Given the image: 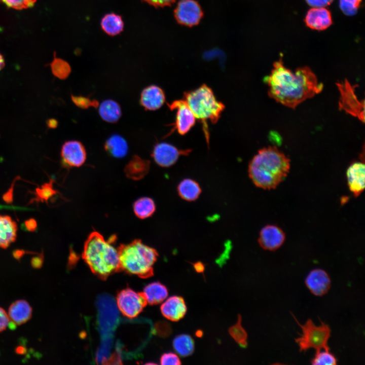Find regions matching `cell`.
I'll return each instance as SVG.
<instances>
[{
	"mask_svg": "<svg viewBox=\"0 0 365 365\" xmlns=\"http://www.w3.org/2000/svg\"><path fill=\"white\" fill-rule=\"evenodd\" d=\"M52 74L61 80H65L71 72V67L66 61L55 56L50 64Z\"/></svg>",
	"mask_w": 365,
	"mask_h": 365,
	"instance_id": "4dcf8cb0",
	"label": "cell"
},
{
	"mask_svg": "<svg viewBox=\"0 0 365 365\" xmlns=\"http://www.w3.org/2000/svg\"><path fill=\"white\" fill-rule=\"evenodd\" d=\"M285 239V233L280 228L276 225H269L261 229L258 241L263 249L274 251L281 246Z\"/></svg>",
	"mask_w": 365,
	"mask_h": 365,
	"instance_id": "5bb4252c",
	"label": "cell"
},
{
	"mask_svg": "<svg viewBox=\"0 0 365 365\" xmlns=\"http://www.w3.org/2000/svg\"><path fill=\"white\" fill-rule=\"evenodd\" d=\"M290 160L276 147L260 150L248 165V174L258 187L266 190L276 188L287 176Z\"/></svg>",
	"mask_w": 365,
	"mask_h": 365,
	"instance_id": "7a4b0ae2",
	"label": "cell"
},
{
	"mask_svg": "<svg viewBox=\"0 0 365 365\" xmlns=\"http://www.w3.org/2000/svg\"><path fill=\"white\" fill-rule=\"evenodd\" d=\"M307 3L313 7H324L332 4L333 0H305Z\"/></svg>",
	"mask_w": 365,
	"mask_h": 365,
	"instance_id": "ab89813d",
	"label": "cell"
},
{
	"mask_svg": "<svg viewBox=\"0 0 365 365\" xmlns=\"http://www.w3.org/2000/svg\"><path fill=\"white\" fill-rule=\"evenodd\" d=\"M139 102L145 110H157L165 102L164 92L161 88L157 85L148 86L142 90Z\"/></svg>",
	"mask_w": 365,
	"mask_h": 365,
	"instance_id": "2e32d148",
	"label": "cell"
},
{
	"mask_svg": "<svg viewBox=\"0 0 365 365\" xmlns=\"http://www.w3.org/2000/svg\"><path fill=\"white\" fill-rule=\"evenodd\" d=\"M177 191L179 196L188 201L196 200L201 192V189L196 181L186 178L181 180L178 185Z\"/></svg>",
	"mask_w": 365,
	"mask_h": 365,
	"instance_id": "4316f807",
	"label": "cell"
},
{
	"mask_svg": "<svg viewBox=\"0 0 365 365\" xmlns=\"http://www.w3.org/2000/svg\"><path fill=\"white\" fill-rule=\"evenodd\" d=\"M43 255H39L33 257L31 260V265L34 268H40L41 267L43 261Z\"/></svg>",
	"mask_w": 365,
	"mask_h": 365,
	"instance_id": "b9f144b4",
	"label": "cell"
},
{
	"mask_svg": "<svg viewBox=\"0 0 365 365\" xmlns=\"http://www.w3.org/2000/svg\"><path fill=\"white\" fill-rule=\"evenodd\" d=\"M52 181L49 183L44 184L41 188L36 189V199L42 202L47 200L53 195L57 193V192L53 189Z\"/></svg>",
	"mask_w": 365,
	"mask_h": 365,
	"instance_id": "836d02e7",
	"label": "cell"
},
{
	"mask_svg": "<svg viewBox=\"0 0 365 365\" xmlns=\"http://www.w3.org/2000/svg\"><path fill=\"white\" fill-rule=\"evenodd\" d=\"M269 96L281 104L290 108L320 93L322 84L307 66L297 68L294 72L286 68L281 60L273 64L267 77Z\"/></svg>",
	"mask_w": 365,
	"mask_h": 365,
	"instance_id": "6da1fadb",
	"label": "cell"
},
{
	"mask_svg": "<svg viewBox=\"0 0 365 365\" xmlns=\"http://www.w3.org/2000/svg\"><path fill=\"white\" fill-rule=\"evenodd\" d=\"M174 14L178 23L187 26L198 24L203 16L201 7L195 0L179 1Z\"/></svg>",
	"mask_w": 365,
	"mask_h": 365,
	"instance_id": "30bf717a",
	"label": "cell"
},
{
	"mask_svg": "<svg viewBox=\"0 0 365 365\" xmlns=\"http://www.w3.org/2000/svg\"><path fill=\"white\" fill-rule=\"evenodd\" d=\"M104 149L112 156L116 158H122L127 154L128 145L126 140L123 136L118 134H114L106 140Z\"/></svg>",
	"mask_w": 365,
	"mask_h": 365,
	"instance_id": "d4e9b609",
	"label": "cell"
},
{
	"mask_svg": "<svg viewBox=\"0 0 365 365\" xmlns=\"http://www.w3.org/2000/svg\"><path fill=\"white\" fill-rule=\"evenodd\" d=\"M97 108L100 117L105 122L115 123L117 122L122 116L120 105L114 100L105 99L99 103Z\"/></svg>",
	"mask_w": 365,
	"mask_h": 365,
	"instance_id": "7402d4cb",
	"label": "cell"
},
{
	"mask_svg": "<svg viewBox=\"0 0 365 365\" xmlns=\"http://www.w3.org/2000/svg\"><path fill=\"white\" fill-rule=\"evenodd\" d=\"M147 4L156 8L164 7L170 6L174 3L175 0H141Z\"/></svg>",
	"mask_w": 365,
	"mask_h": 365,
	"instance_id": "f35d334b",
	"label": "cell"
},
{
	"mask_svg": "<svg viewBox=\"0 0 365 365\" xmlns=\"http://www.w3.org/2000/svg\"><path fill=\"white\" fill-rule=\"evenodd\" d=\"M340 92L339 107L349 114L364 121V101L360 102L354 92L353 86L346 80L337 83Z\"/></svg>",
	"mask_w": 365,
	"mask_h": 365,
	"instance_id": "ba28073f",
	"label": "cell"
},
{
	"mask_svg": "<svg viewBox=\"0 0 365 365\" xmlns=\"http://www.w3.org/2000/svg\"><path fill=\"white\" fill-rule=\"evenodd\" d=\"M305 284L309 290L315 296L325 295L331 287V279L323 270L315 269L311 271L305 279Z\"/></svg>",
	"mask_w": 365,
	"mask_h": 365,
	"instance_id": "9a60e30c",
	"label": "cell"
},
{
	"mask_svg": "<svg viewBox=\"0 0 365 365\" xmlns=\"http://www.w3.org/2000/svg\"><path fill=\"white\" fill-rule=\"evenodd\" d=\"M150 166L149 161L134 155L126 165L125 172L127 177L138 180L142 178L148 172Z\"/></svg>",
	"mask_w": 365,
	"mask_h": 365,
	"instance_id": "cb8c5ba5",
	"label": "cell"
},
{
	"mask_svg": "<svg viewBox=\"0 0 365 365\" xmlns=\"http://www.w3.org/2000/svg\"><path fill=\"white\" fill-rule=\"evenodd\" d=\"M196 335L197 337H200L202 335V332H200V331H198L196 333Z\"/></svg>",
	"mask_w": 365,
	"mask_h": 365,
	"instance_id": "681fc988",
	"label": "cell"
},
{
	"mask_svg": "<svg viewBox=\"0 0 365 365\" xmlns=\"http://www.w3.org/2000/svg\"><path fill=\"white\" fill-rule=\"evenodd\" d=\"M115 236L105 240L97 232H92L86 240L82 258L91 271L102 279L120 271L118 248L113 245Z\"/></svg>",
	"mask_w": 365,
	"mask_h": 365,
	"instance_id": "3957f363",
	"label": "cell"
},
{
	"mask_svg": "<svg viewBox=\"0 0 365 365\" xmlns=\"http://www.w3.org/2000/svg\"><path fill=\"white\" fill-rule=\"evenodd\" d=\"M10 321L8 315L2 308L0 307V332L9 326Z\"/></svg>",
	"mask_w": 365,
	"mask_h": 365,
	"instance_id": "74e56055",
	"label": "cell"
},
{
	"mask_svg": "<svg viewBox=\"0 0 365 365\" xmlns=\"http://www.w3.org/2000/svg\"><path fill=\"white\" fill-rule=\"evenodd\" d=\"M47 124L49 128H55L58 125V122L54 119H50L47 121Z\"/></svg>",
	"mask_w": 365,
	"mask_h": 365,
	"instance_id": "ee69618b",
	"label": "cell"
},
{
	"mask_svg": "<svg viewBox=\"0 0 365 365\" xmlns=\"http://www.w3.org/2000/svg\"><path fill=\"white\" fill-rule=\"evenodd\" d=\"M118 250L120 271L142 278L153 275V265L158 256L154 248L136 239L129 244H121Z\"/></svg>",
	"mask_w": 365,
	"mask_h": 365,
	"instance_id": "277c9868",
	"label": "cell"
},
{
	"mask_svg": "<svg viewBox=\"0 0 365 365\" xmlns=\"http://www.w3.org/2000/svg\"><path fill=\"white\" fill-rule=\"evenodd\" d=\"M339 5L342 12L346 15L353 16L357 12V9L348 3L345 0H340Z\"/></svg>",
	"mask_w": 365,
	"mask_h": 365,
	"instance_id": "8d00e7d4",
	"label": "cell"
},
{
	"mask_svg": "<svg viewBox=\"0 0 365 365\" xmlns=\"http://www.w3.org/2000/svg\"><path fill=\"white\" fill-rule=\"evenodd\" d=\"M99 322L102 335L110 339L118 319V311L115 302L108 296L100 297L98 301Z\"/></svg>",
	"mask_w": 365,
	"mask_h": 365,
	"instance_id": "9c48e42d",
	"label": "cell"
},
{
	"mask_svg": "<svg viewBox=\"0 0 365 365\" xmlns=\"http://www.w3.org/2000/svg\"><path fill=\"white\" fill-rule=\"evenodd\" d=\"M156 205L154 201L148 197H142L137 200L133 205L135 214L141 219L151 216L154 213Z\"/></svg>",
	"mask_w": 365,
	"mask_h": 365,
	"instance_id": "f1b7e54d",
	"label": "cell"
},
{
	"mask_svg": "<svg viewBox=\"0 0 365 365\" xmlns=\"http://www.w3.org/2000/svg\"><path fill=\"white\" fill-rule=\"evenodd\" d=\"M305 22L310 28L316 30H323L332 24L331 12L324 7H313L307 13Z\"/></svg>",
	"mask_w": 365,
	"mask_h": 365,
	"instance_id": "ac0fdd59",
	"label": "cell"
},
{
	"mask_svg": "<svg viewBox=\"0 0 365 365\" xmlns=\"http://www.w3.org/2000/svg\"><path fill=\"white\" fill-rule=\"evenodd\" d=\"M16 223L9 215H0V248H7L17 237Z\"/></svg>",
	"mask_w": 365,
	"mask_h": 365,
	"instance_id": "44dd1931",
	"label": "cell"
},
{
	"mask_svg": "<svg viewBox=\"0 0 365 365\" xmlns=\"http://www.w3.org/2000/svg\"><path fill=\"white\" fill-rule=\"evenodd\" d=\"M62 161L69 167H80L85 162L87 153L83 143L77 140L65 141L61 149Z\"/></svg>",
	"mask_w": 365,
	"mask_h": 365,
	"instance_id": "4fadbf2b",
	"label": "cell"
},
{
	"mask_svg": "<svg viewBox=\"0 0 365 365\" xmlns=\"http://www.w3.org/2000/svg\"><path fill=\"white\" fill-rule=\"evenodd\" d=\"M350 4L352 5L356 9H358L361 3V0H345Z\"/></svg>",
	"mask_w": 365,
	"mask_h": 365,
	"instance_id": "f6af8a7d",
	"label": "cell"
},
{
	"mask_svg": "<svg viewBox=\"0 0 365 365\" xmlns=\"http://www.w3.org/2000/svg\"><path fill=\"white\" fill-rule=\"evenodd\" d=\"M8 7L21 10L32 7L36 0H1Z\"/></svg>",
	"mask_w": 365,
	"mask_h": 365,
	"instance_id": "e575fe53",
	"label": "cell"
},
{
	"mask_svg": "<svg viewBox=\"0 0 365 365\" xmlns=\"http://www.w3.org/2000/svg\"><path fill=\"white\" fill-rule=\"evenodd\" d=\"M191 150H179L167 142H159L155 145L152 156L155 162L161 167H170L177 161L181 155H187Z\"/></svg>",
	"mask_w": 365,
	"mask_h": 365,
	"instance_id": "7c38bea8",
	"label": "cell"
},
{
	"mask_svg": "<svg viewBox=\"0 0 365 365\" xmlns=\"http://www.w3.org/2000/svg\"><path fill=\"white\" fill-rule=\"evenodd\" d=\"M147 304L156 305L163 302L167 297V288L158 281L151 282L147 285L142 292Z\"/></svg>",
	"mask_w": 365,
	"mask_h": 365,
	"instance_id": "603a6c76",
	"label": "cell"
},
{
	"mask_svg": "<svg viewBox=\"0 0 365 365\" xmlns=\"http://www.w3.org/2000/svg\"><path fill=\"white\" fill-rule=\"evenodd\" d=\"M116 303L122 314L130 318L139 315L147 304L142 292L137 293L130 288L123 289L118 293Z\"/></svg>",
	"mask_w": 365,
	"mask_h": 365,
	"instance_id": "52a82bcc",
	"label": "cell"
},
{
	"mask_svg": "<svg viewBox=\"0 0 365 365\" xmlns=\"http://www.w3.org/2000/svg\"><path fill=\"white\" fill-rule=\"evenodd\" d=\"M311 363L314 365H335L337 364V359L329 351H319L316 352L314 357L311 360Z\"/></svg>",
	"mask_w": 365,
	"mask_h": 365,
	"instance_id": "1f68e13d",
	"label": "cell"
},
{
	"mask_svg": "<svg viewBox=\"0 0 365 365\" xmlns=\"http://www.w3.org/2000/svg\"><path fill=\"white\" fill-rule=\"evenodd\" d=\"M160 310L166 318L172 321H177L186 315L187 308L183 298L173 296L162 303Z\"/></svg>",
	"mask_w": 365,
	"mask_h": 365,
	"instance_id": "d6986e66",
	"label": "cell"
},
{
	"mask_svg": "<svg viewBox=\"0 0 365 365\" xmlns=\"http://www.w3.org/2000/svg\"><path fill=\"white\" fill-rule=\"evenodd\" d=\"M100 26L105 33L115 36L123 31L124 23L121 15L112 12L107 13L102 17Z\"/></svg>",
	"mask_w": 365,
	"mask_h": 365,
	"instance_id": "484cf974",
	"label": "cell"
},
{
	"mask_svg": "<svg viewBox=\"0 0 365 365\" xmlns=\"http://www.w3.org/2000/svg\"><path fill=\"white\" fill-rule=\"evenodd\" d=\"M184 100L196 119L202 123L208 143L209 136L207 122L209 121L215 124L218 121L225 108L224 104L216 99L212 89L205 84L185 93Z\"/></svg>",
	"mask_w": 365,
	"mask_h": 365,
	"instance_id": "5b68a950",
	"label": "cell"
},
{
	"mask_svg": "<svg viewBox=\"0 0 365 365\" xmlns=\"http://www.w3.org/2000/svg\"><path fill=\"white\" fill-rule=\"evenodd\" d=\"M24 252L21 250H16L13 252V256L17 259H19L24 254Z\"/></svg>",
	"mask_w": 365,
	"mask_h": 365,
	"instance_id": "bcb514c9",
	"label": "cell"
},
{
	"mask_svg": "<svg viewBox=\"0 0 365 365\" xmlns=\"http://www.w3.org/2000/svg\"><path fill=\"white\" fill-rule=\"evenodd\" d=\"M32 315V308L29 303L23 300L16 301L9 307L8 316L11 328L27 322Z\"/></svg>",
	"mask_w": 365,
	"mask_h": 365,
	"instance_id": "ffe728a7",
	"label": "cell"
},
{
	"mask_svg": "<svg viewBox=\"0 0 365 365\" xmlns=\"http://www.w3.org/2000/svg\"><path fill=\"white\" fill-rule=\"evenodd\" d=\"M172 345L175 351L182 357L191 355L194 351V341L189 335L180 334L176 336L173 340Z\"/></svg>",
	"mask_w": 365,
	"mask_h": 365,
	"instance_id": "83f0119b",
	"label": "cell"
},
{
	"mask_svg": "<svg viewBox=\"0 0 365 365\" xmlns=\"http://www.w3.org/2000/svg\"><path fill=\"white\" fill-rule=\"evenodd\" d=\"M229 333L232 338L242 348L247 346V334L241 324V316L239 315L236 324L229 328Z\"/></svg>",
	"mask_w": 365,
	"mask_h": 365,
	"instance_id": "f546056e",
	"label": "cell"
},
{
	"mask_svg": "<svg viewBox=\"0 0 365 365\" xmlns=\"http://www.w3.org/2000/svg\"><path fill=\"white\" fill-rule=\"evenodd\" d=\"M347 184L350 191L355 197L363 192L365 186V166L363 163L355 162L346 171Z\"/></svg>",
	"mask_w": 365,
	"mask_h": 365,
	"instance_id": "e0dca14e",
	"label": "cell"
},
{
	"mask_svg": "<svg viewBox=\"0 0 365 365\" xmlns=\"http://www.w3.org/2000/svg\"><path fill=\"white\" fill-rule=\"evenodd\" d=\"M4 66L5 60L2 55L0 53V70L4 68Z\"/></svg>",
	"mask_w": 365,
	"mask_h": 365,
	"instance_id": "7dc6e473",
	"label": "cell"
},
{
	"mask_svg": "<svg viewBox=\"0 0 365 365\" xmlns=\"http://www.w3.org/2000/svg\"><path fill=\"white\" fill-rule=\"evenodd\" d=\"M24 352V348L21 346L18 347L16 349V352L19 354H22Z\"/></svg>",
	"mask_w": 365,
	"mask_h": 365,
	"instance_id": "c3c4849f",
	"label": "cell"
},
{
	"mask_svg": "<svg viewBox=\"0 0 365 365\" xmlns=\"http://www.w3.org/2000/svg\"><path fill=\"white\" fill-rule=\"evenodd\" d=\"M160 363L162 365H179L181 361L175 353L168 352L162 354L160 358Z\"/></svg>",
	"mask_w": 365,
	"mask_h": 365,
	"instance_id": "d590c367",
	"label": "cell"
},
{
	"mask_svg": "<svg viewBox=\"0 0 365 365\" xmlns=\"http://www.w3.org/2000/svg\"><path fill=\"white\" fill-rule=\"evenodd\" d=\"M24 225L26 229L31 232L35 231L37 227L36 222L33 218L26 220L24 223Z\"/></svg>",
	"mask_w": 365,
	"mask_h": 365,
	"instance_id": "60d3db41",
	"label": "cell"
},
{
	"mask_svg": "<svg viewBox=\"0 0 365 365\" xmlns=\"http://www.w3.org/2000/svg\"><path fill=\"white\" fill-rule=\"evenodd\" d=\"M71 99L77 106L82 109H88L91 107L96 108L99 104L97 100L83 96L71 95Z\"/></svg>",
	"mask_w": 365,
	"mask_h": 365,
	"instance_id": "d6a6232c",
	"label": "cell"
},
{
	"mask_svg": "<svg viewBox=\"0 0 365 365\" xmlns=\"http://www.w3.org/2000/svg\"><path fill=\"white\" fill-rule=\"evenodd\" d=\"M293 316L302 331L301 336L295 339L300 352H306L310 348L315 349L316 352L322 349L330 351L327 342L331 336V329L327 324L321 322V325L316 326L311 319H308L302 325Z\"/></svg>",
	"mask_w": 365,
	"mask_h": 365,
	"instance_id": "8992f818",
	"label": "cell"
},
{
	"mask_svg": "<svg viewBox=\"0 0 365 365\" xmlns=\"http://www.w3.org/2000/svg\"><path fill=\"white\" fill-rule=\"evenodd\" d=\"M169 108L176 111L173 130L180 135H185L194 126L196 118L184 100H177L168 104Z\"/></svg>",
	"mask_w": 365,
	"mask_h": 365,
	"instance_id": "8fae6325",
	"label": "cell"
},
{
	"mask_svg": "<svg viewBox=\"0 0 365 365\" xmlns=\"http://www.w3.org/2000/svg\"><path fill=\"white\" fill-rule=\"evenodd\" d=\"M195 270L198 273H203L205 269L204 265L200 262H197L193 264Z\"/></svg>",
	"mask_w": 365,
	"mask_h": 365,
	"instance_id": "7bdbcfd3",
	"label": "cell"
}]
</instances>
